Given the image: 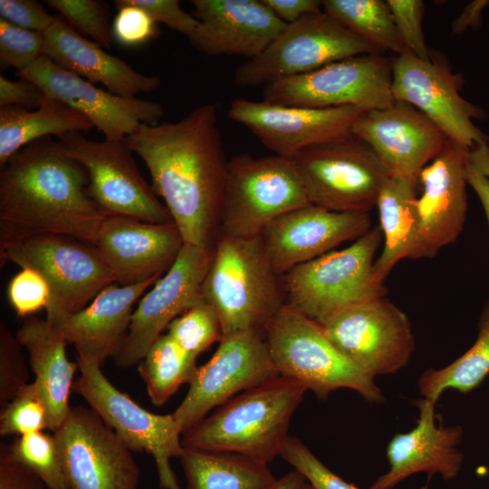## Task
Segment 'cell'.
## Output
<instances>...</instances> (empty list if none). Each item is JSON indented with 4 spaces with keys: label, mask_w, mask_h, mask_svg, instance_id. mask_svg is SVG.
Segmentation results:
<instances>
[{
    "label": "cell",
    "mask_w": 489,
    "mask_h": 489,
    "mask_svg": "<svg viewBox=\"0 0 489 489\" xmlns=\"http://www.w3.org/2000/svg\"><path fill=\"white\" fill-rule=\"evenodd\" d=\"M217 120L216 106L205 103L176 122L140 124L126 138L184 242L201 247H214L220 234L227 161Z\"/></svg>",
    "instance_id": "6da1fadb"
},
{
    "label": "cell",
    "mask_w": 489,
    "mask_h": 489,
    "mask_svg": "<svg viewBox=\"0 0 489 489\" xmlns=\"http://www.w3.org/2000/svg\"><path fill=\"white\" fill-rule=\"evenodd\" d=\"M84 167L44 137L16 152L0 171V251L55 235L93 244L108 213L88 193Z\"/></svg>",
    "instance_id": "7a4b0ae2"
},
{
    "label": "cell",
    "mask_w": 489,
    "mask_h": 489,
    "mask_svg": "<svg viewBox=\"0 0 489 489\" xmlns=\"http://www.w3.org/2000/svg\"><path fill=\"white\" fill-rule=\"evenodd\" d=\"M307 388L278 375L234 397L182 435L184 448L241 455L269 464L289 438Z\"/></svg>",
    "instance_id": "3957f363"
},
{
    "label": "cell",
    "mask_w": 489,
    "mask_h": 489,
    "mask_svg": "<svg viewBox=\"0 0 489 489\" xmlns=\"http://www.w3.org/2000/svg\"><path fill=\"white\" fill-rule=\"evenodd\" d=\"M202 297L216 311L223 336L264 331L285 300L282 276L272 268L260 235H218Z\"/></svg>",
    "instance_id": "277c9868"
},
{
    "label": "cell",
    "mask_w": 489,
    "mask_h": 489,
    "mask_svg": "<svg viewBox=\"0 0 489 489\" xmlns=\"http://www.w3.org/2000/svg\"><path fill=\"white\" fill-rule=\"evenodd\" d=\"M264 335L279 375L301 383L317 398L325 399L336 389L350 388L369 403L384 401L375 379L341 354L319 323L291 306L279 310Z\"/></svg>",
    "instance_id": "5b68a950"
},
{
    "label": "cell",
    "mask_w": 489,
    "mask_h": 489,
    "mask_svg": "<svg viewBox=\"0 0 489 489\" xmlns=\"http://www.w3.org/2000/svg\"><path fill=\"white\" fill-rule=\"evenodd\" d=\"M382 242L379 225L349 246L331 251L282 276L285 304L320 323L353 304L385 296L373 267Z\"/></svg>",
    "instance_id": "8992f818"
},
{
    "label": "cell",
    "mask_w": 489,
    "mask_h": 489,
    "mask_svg": "<svg viewBox=\"0 0 489 489\" xmlns=\"http://www.w3.org/2000/svg\"><path fill=\"white\" fill-rule=\"evenodd\" d=\"M309 204L294 158L235 155L226 166L220 234L259 236L277 217Z\"/></svg>",
    "instance_id": "52a82bcc"
},
{
    "label": "cell",
    "mask_w": 489,
    "mask_h": 489,
    "mask_svg": "<svg viewBox=\"0 0 489 489\" xmlns=\"http://www.w3.org/2000/svg\"><path fill=\"white\" fill-rule=\"evenodd\" d=\"M3 266L12 262L37 271L47 282L51 299L46 320L58 325L85 308L115 277L96 248L72 237L36 235L0 251Z\"/></svg>",
    "instance_id": "ba28073f"
},
{
    "label": "cell",
    "mask_w": 489,
    "mask_h": 489,
    "mask_svg": "<svg viewBox=\"0 0 489 489\" xmlns=\"http://www.w3.org/2000/svg\"><path fill=\"white\" fill-rule=\"evenodd\" d=\"M80 376L72 391L82 397L102 421L132 452L153 457L162 489H181L170 466V459L184 452L183 432L173 413L158 415L146 410L128 394L118 389L104 375L100 362L77 353Z\"/></svg>",
    "instance_id": "9c48e42d"
},
{
    "label": "cell",
    "mask_w": 489,
    "mask_h": 489,
    "mask_svg": "<svg viewBox=\"0 0 489 489\" xmlns=\"http://www.w3.org/2000/svg\"><path fill=\"white\" fill-rule=\"evenodd\" d=\"M367 53H379L322 10L286 24L262 53L235 69L234 82L264 87Z\"/></svg>",
    "instance_id": "30bf717a"
},
{
    "label": "cell",
    "mask_w": 489,
    "mask_h": 489,
    "mask_svg": "<svg viewBox=\"0 0 489 489\" xmlns=\"http://www.w3.org/2000/svg\"><path fill=\"white\" fill-rule=\"evenodd\" d=\"M294 160L310 203L336 212L369 213L389 177L353 134L304 149Z\"/></svg>",
    "instance_id": "8fae6325"
},
{
    "label": "cell",
    "mask_w": 489,
    "mask_h": 489,
    "mask_svg": "<svg viewBox=\"0 0 489 489\" xmlns=\"http://www.w3.org/2000/svg\"><path fill=\"white\" fill-rule=\"evenodd\" d=\"M382 54L346 58L305 74L271 82L263 87V101L306 108H387L395 100L391 61Z\"/></svg>",
    "instance_id": "7c38bea8"
},
{
    "label": "cell",
    "mask_w": 489,
    "mask_h": 489,
    "mask_svg": "<svg viewBox=\"0 0 489 489\" xmlns=\"http://www.w3.org/2000/svg\"><path fill=\"white\" fill-rule=\"evenodd\" d=\"M319 324L341 354L374 379L402 369L415 350L408 316L385 296L349 306Z\"/></svg>",
    "instance_id": "4fadbf2b"
},
{
    "label": "cell",
    "mask_w": 489,
    "mask_h": 489,
    "mask_svg": "<svg viewBox=\"0 0 489 489\" xmlns=\"http://www.w3.org/2000/svg\"><path fill=\"white\" fill-rule=\"evenodd\" d=\"M62 149L81 163L89 176L88 193L108 214L162 224L173 222L167 206L157 197L133 158L126 141H97L81 132L60 135Z\"/></svg>",
    "instance_id": "5bb4252c"
},
{
    "label": "cell",
    "mask_w": 489,
    "mask_h": 489,
    "mask_svg": "<svg viewBox=\"0 0 489 489\" xmlns=\"http://www.w3.org/2000/svg\"><path fill=\"white\" fill-rule=\"evenodd\" d=\"M395 101L407 103L427 117L447 139L468 148L489 144V136L475 124L485 112L462 94L463 77L447 62L430 54L421 59L406 51L391 60Z\"/></svg>",
    "instance_id": "9a60e30c"
},
{
    "label": "cell",
    "mask_w": 489,
    "mask_h": 489,
    "mask_svg": "<svg viewBox=\"0 0 489 489\" xmlns=\"http://www.w3.org/2000/svg\"><path fill=\"white\" fill-rule=\"evenodd\" d=\"M53 436L67 489H138L132 451L92 409L72 408Z\"/></svg>",
    "instance_id": "2e32d148"
},
{
    "label": "cell",
    "mask_w": 489,
    "mask_h": 489,
    "mask_svg": "<svg viewBox=\"0 0 489 489\" xmlns=\"http://www.w3.org/2000/svg\"><path fill=\"white\" fill-rule=\"evenodd\" d=\"M278 375L264 332L244 331L223 336L214 355L197 368L174 417L184 433L215 408Z\"/></svg>",
    "instance_id": "e0dca14e"
},
{
    "label": "cell",
    "mask_w": 489,
    "mask_h": 489,
    "mask_svg": "<svg viewBox=\"0 0 489 489\" xmlns=\"http://www.w3.org/2000/svg\"><path fill=\"white\" fill-rule=\"evenodd\" d=\"M362 111L352 106L306 108L235 98L227 116L245 127L274 155L294 158L304 149L351 135Z\"/></svg>",
    "instance_id": "ac0fdd59"
},
{
    "label": "cell",
    "mask_w": 489,
    "mask_h": 489,
    "mask_svg": "<svg viewBox=\"0 0 489 489\" xmlns=\"http://www.w3.org/2000/svg\"><path fill=\"white\" fill-rule=\"evenodd\" d=\"M214 247L184 244L178 256L139 301L128 335L113 359L122 369L139 364L163 331L202 297Z\"/></svg>",
    "instance_id": "d6986e66"
},
{
    "label": "cell",
    "mask_w": 489,
    "mask_h": 489,
    "mask_svg": "<svg viewBox=\"0 0 489 489\" xmlns=\"http://www.w3.org/2000/svg\"><path fill=\"white\" fill-rule=\"evenodd\" d=\"M16 76L34 82L48 97L86 116L108 140L126 139L140 124H158L165 113L158 102L115 95L63 69L45 55L16 72Z\"/></svg>",
    "instance_id": "ffe728a7"
},
{
    "label": "cell",
    "mask_w": 489,
    "mask_h": 489,
    "mask_svg": "<svg viewBox=\"0 0 489 489\" xmlns=\"http://www.w3.org/2000/svg\"><path fill=\"white\" fill-rule=\"evenodd\" d=\"M351 133L376 154L390 177L418 184L422 169L442 150L447 137L416 108L395 101L364 110Z\"/></svg>",
    "instance_id": "44dd1931"
},
{
    "label": "cell",
    "mask_w": 489,
    "mask_h": 489,
    "mask_svg": "<svg viewBox=\"0 0 489 489\" xmlns=\"http://www.w3.org/2000/svg\"><path fill=\"white\" fill-rule=\"evenodd\" d=\"M370 228L369 213L336 212L309 204L272 221L260 237L272 268L283 276Z\"/></svg>",
    "instance_id": "7402d4cb"
},
{
    "label": "cell",
    "mask_w": 489,
    "mask_h": 489,
    "mask_svg": "<svg viewBox=\"0 0 489 489\" xmlns=\"http://www.w3.org/2000/svg\"><path fill=\"white\" fill-rule=\"evenodd\" d=\"M185 242L174 222L149 223L107 214L92 244L125 286L158 279L168 271Z\"/></svg>",
    "instance_id": "603a6c76"
},
{
    "label": "cell",
    "mask_w": 489,
    "mask_h": 489,
    "mask_svg": "<svg viewBox=\"0 0 489 489\" xmlns=\"http://www.w3.org/2000/svg\"><path fill=\"white\" fill-rule=\"evenodd\" d=\"M469 149L449 139L421 171L417 198L426 258L434 257L462 232L467 210Z\"/></svg>",
    "instance_id": "cb8c5ba5"
},
{
    "label": "cell",
    "mask_w": 489,
    "mask_h": 489,
    "mask_svg": "<svg viewBox=\"0 0 489 489\" xmlns=\"http://www.w3.org/2000/svg\"><path fill=\"white\" fill-rule=\"evenodd\" d=\"M198 27L192 46L210 55L253 59L286 26L263 0H192Z\"/></svg>",
    "instance_id": "d4e9b609"
},
{
    "label": "cell",
    "mask_w": 489,
    "mask_h": 489,
    "mask_svg": "<svg viewBox=\"0 0 489 489\" xmlns=\"http://www.w3.org/2000/svg\"><path fill=\"white\" fill-rule=\"evenodd\" d=\"M417 405L416 427L391 438L386 448L389 468L369 489H393L417 473L438 475L446 481L458 475L464 459L457 448L463 440V428L437 424L436 403L431 400L423 398Z\"/></svg>",
    "instance_id": "484cf974"
},
{
    "label": "cell",
    "mask_w": 489,
    "mask_h": 489,
    "mask_svg": "<svg viewBox=\"0 0 489 489\" xmlns=\"http://www.w3.org/2000/svg\"><path fill=\"white\" fill-rule=\"evenodd\" d=\"M43 55L72 73L96 84L101 83L110 92L125 98L156 91L161 83L158 76L136 72L123 60L104 52L56 15L43 33Z\"/></svg>",
    "instance_id": "4316f807"
},
{
    "label": "cell",
    "mask_w": 489,
    "mask_h": 489,
    "mask_svg": "<svg viewBox=\"0 0 489 489\" xmlns=\"http://www.w3.org/2000/svg\"><path fill=\"white\" fill-rule=\"evenodd\" d=\"M159 279V278H158ZM158 279L104 288L85 308L68 316L56 327L76 352L96 359L102 366L115 358L128 335L133 305Z\"/></svg>",
    "instance_id": "83f0119b"
},
{
    "label": "cell",
    "mask_w": 489,
    "mask_h": 489,
    "mask_svg": "<svg viewBox=\"0 0 489 489\" xmlns=\"http://www.w3.org/2000/svg\"><path fill=\"white\" fill-rule=\"evenodd\" d=\"M15 336L28 353L34 383L48 409L49 429L55 431L72 409L69 400L78 362L69 360L62 331L46 319L25 318Z\"/></svg>",
    "instance_id": "f1b7e54d"
},
{
    "label": "cell",
    "mask_w": 489,
    "mask_h": 489,
    "mask_svg": "<svg viewBox=\"0 0 489 489\" xmlns=\"http://www.w3.org/2000/svg\"><path fill=\"white\" fill-rule=\"evenodd\" d=\"M417 185L389 177L378 197L383 248L375 260L373 273L380 283L401 260L426 258L417 209Z\"/></svg>",
    "instance_id": "f546056e"
},
{
    "label": "cell",
    "mask_w": 489,
    "mask_h": 489,
    "mask_svg": "<svg viewBox=\"0 0 489 489\" xmlns=\"http://www.w3.org/2000/svg\"><path fill=\"white\" fill-rule=\"evenodd\" d=\"M93 127L86 116L47 95L41 106L32 111L0 107V167L34 140L88 131Z\"/></svg>",
    "instance_id": "4dcf8cb0"
},
{
    "label": "cell",
    "mask_w": 489,
    "mask_h": 489,
    "mask_svg": "<svg viewBox=\"0 0 489 489\" xmlns=\"http://www.w3.org/2000/svg\"><path fill=\"white\" fill-rule=\"evenodd\" d=\"M179 458L187 489H264L276 480L267 464L237 454L185 448Z\"/></svg>",
    "instance_id": "1f68e13d"
},
{
    "label": "cell",
    "mask_w": 489,
    "mask_h": 489,
    "mask_svg": "<svg viewBox=\"0 0 489 489\" xmlns=\"http://www.w3.org/2000/svg\"><path fill=\"white\" fill-rule=\"evenodd\" d=\"M489 376V306L484 311L475 343L447 366L427 369L417 385L421 396L436 403L447 389L469 393Z\"/></svg>",
    "instance_id": "d6a6232c"
},
{
    "label": "cell",
    "mask_w": 489,
    "mask_h": 489,
    "mask_svg": "<svg viewBox=\"0 0 489 489\" xmlns=\"http://www.w3.org/2000/svg\"><path fill=\"white\" fill-rule=\"evenodd\" d=\"M321 4L324 12L379 53L398 55L407 51L387 1L324 0Z\"/></svg>",
    "instance_id": "836d02e7"
},
{
    "label": "cell",
    "mask_w": 489,
    "mask_h": 489,
    "mask_svg": "<svg viewBox=\"0 0 489 489\" xmlns=\"http://www.w3.org/2000/svg\"><path fill=\"white\" fill-rule=\"evenodd\" d=\"M197 357L186 351L168 333L162 334L139 363L151 402L164 405L184 384H190L197 371Z\"/></svg>",
    "instance_id": "e575fe53"
},
{
    "label": "cell",
    "mask_w": 489,
    "mask_h": 489,
    "mask_svg": "<svg viewBox=\"0 0 489 489\" xmlns=\"http://www.w3.org/2000/svg\"><path fill=\"white\" fill-rule=\"evenodd\" d=\"M167 330L180 347L197 358L223 337L219 316L204 298L177 317Z\"/></svg>",
    "instance_id": "d590c367"
},
{
    "label": "cell",
    "mask_w": 489,
    "mask_h": 489,
    "mask_svg": "<svg viewBox=\"0 0 489 489\" xmlns=\"http://www.w3.org/2000/svg\"><path fill=\"white\" fill-rule=\"evenodd\" d=\"M9 446L14 456L36 474L48 489H67L53 435L41 431L17 436Z\"/></svg>",
    "instance_id": "8d00e7d4"
},
{
    "label": "cell",
    "mask_w": 489,
    "mask_h": 489,
    "mask_svg": "<svg viewBox=\"0 0 489 489\" xmlns=\"http://www.w3.org/2000/svg\"><path fill=\"white\" fill-rule=\"evenodd\" d=\"M50 427L47 407L34 383H28L0 409V436H18Z\"/></svg>",
    "instance_id": "74e56055"
},
{
    "label": "cell",
    "mask_w": 489,
    "mask_h": 489,
    "mask_svg": "<svg viewBox=\"0 0 489 489\" xmlns=\"http://www.w3.org/2000/svg\"><path fill=\"white\" fill-rule=\"evenodd\" d=\"M61 17L77 33L90 36L96 43L110 49L113 41L110 12L106 3L96 0H48Z\"/></svg>",
    "instance_id": "f35d334b"
},
{
    "label": "cell",
    "mask_w": 489,
    "mask_h": 489,
    "mask_svg": "<svg viewBox=\"0 0 489 489\" xmlns=\"http://www.w3.org/2000/svg\"><path fill=\"white\" fill-rule=\"evenodd\" d=\"M43 33L19 27L0 18V67L21 72L43 55Z\"/></svg>",
    "instance_id": "ab89813d"
},
{
    "label": "cell",
    "mask_w": 489,
    "mask_h": 489,
    "mask_svg": "<svg viewBox=\"0 0 489 489\" xmlns=\"http://www.w3.org/2000/svg\"><path fill=\"white\" fill-rule=\"evenodd\" d=\"M280 456L301 473L313 489H359L329 469L294 436H289Z\"/></svg>",
    "instance_id": "60d3db41"
},
{
    "label": "cell",
    "mask_w": 489,
    "mask_h": 489,
    "mask_svg": "<svg viewBox=\"0 0 489 489\" xmlns=\"http://www.w3.org/2000/svg\"><path fill=\"white\" fill-rule=\"evenodd\" d=\"M28 369L23 346L15 333L0 323V409L5 407L27 384Z\"/></svg>",
    "instance_id": "b9f144b4"
},
{
    "label": "cell",
    "mask_w": 489,
    "mask_h": 489,
    "mask_svg": "<svg viewBox=\"0 0 489 489\" xmlns=\"http://www.w3.org/2000/svg\"><path fill=\"white\" fill-rule=\"evenodd\" d=\"M7 297L16 315L25 319L42 309L46 310L51 292L47 282L37 271L23 267L10 280Z\"/></svg>",
    "instance_id": "7bdbcfd3"
},
{
    "label": "cell",
    "mask_w": 489,
    "mask_h": 489,
    "mask_svg": "<svg viewBox=\"0 0 489 489\" xmlns=\"http://www.w3.org/2000/svg\"><path fill=\"white\" fill-rule=\"evenodd\" d=\"M114 5L118 12L111 30L113 40L118 43L125 47H137L158 35L157 23L146 10L127 0H116Z\"/></svg>",
    "instance_id": "ee69618b"
},
{
    "label": "cell",
    "mask_w": 489,
    "mask_h": 489,
    "mask_svg": "<svg viewBox=\"0 0 489 489\" xmlns=\"http://www.w3.org/2000/svg\"><path fill=\"white\" fill-rule=\"evenodd\" d=\"M399 37L406 50L427 59L430 53L422 28L424 3L421 0H387Z\"/></svg>",
    "instance_id": "f6af8a7d"
},
{
    "label": "cell",
    "mask_w": 489,
    "mask_h": 489,
    "mask_svg": "<svg viewBox=\"0 0 489 489\" xmlns=\"http://www.w3.org/2000/svg\"><path fill=\"white\" fill-rule=\"evenodd\" d=\"M146 10L158 24L162 23L188 38L196 33L199 21L185 12L177 0H127Z\"/></svg>",
    "instance_id": "bcb514c9"
},
{
    "label": "cell",
    "mask_w": 489,
    "mask_h": 489,
    "mask_svg": "<svg viewBox=\"0 0 489 489\" xmlns=\"http://www.w3.org/2000/svg\"><path fill=\"white\" fill-rule=\"evenodd\" d=\"M0 15L19 27L39 33H44L55 18L34 0H0Z\"/></svg>",
    "instance_id": "7dc6e473"
},
{
    "label": "cell",
    "mask_w": 489,
    "mask_h": 489,
    "mask_svg": "<svg viewBox=\"0 0 489 489\" xmlns=\"http://www.w3.org/2000/svg\"><path fill=\"white\" fill-rule=\"evenodd\" d=\"M42 479L17 460L9 445L0 444V489H44Z\"/></svg>",
    "instance_id": "c3c4849f"
},
{
    "label": "cell",
    "mask_w": 489,
    "mask_h": 489,
    "mask_svg": "<svg viewBox=\"0 0 489 489\" xmlns=\"http://www.w3.org/2000/svg\"><path fill=\"white\" fill-rule=\"evenodd\" d=\"M45 97L46 94L28 80L11 81L0 76V107L37 109Z\"/></svg>",
    "instance_id": "681fc988"
},
{
    "label": "cell",
    "mask_w": 489,
    "mask_h": 489,
    "mask_svg": "<svg viewBox=\"0 0 489 489\" xmlns=\"http://www.w3.org/2000/svg\"><path fill=\"white\" fill-rule=\"evenodd\" d=\"M284 24H290L302 17L322 11L318 0H263Z\"/></svg>",
    "instance_id": "f907efd6"
},
{
    "label": "cell",
    "mask_w": 489,
    "mask_h": 489,
    "mask_svg": "<svg viewBox=\"0 0 489 489\" xmlns=\"http://www.w3.org/2000/svg\"><path fill=\"white\" fill-rule=\"evenodd\" d=\"M489 5V1L476 0L469 3L453 21L451 28L458 34L468 28L477 27L481 21L482 12Z\"/></svg>",
    "instance_id": "816d5d0a"
},
{
    "label": "cell",
    "mask_w": 489,
    "mask_h": 489,
    "mask_svg": "<svg viewBox=\"0 0 489 489\" xmlns=\"http://www.w3.org/2000/svg\"><path fill=\"white\" fill-rule=\"evenodd\" d=\"M467 180L480 200L489 225V178L473 167L469 161Z\"/></svg>",
    "instance_id": "f5cc1de1"
},
{
    "label": "cell",
    "mask_w": 489,
    "mask_h": 489,
    "mask_svg": "<svg viewBox=\"0 0 489 489\" xmlns=\"http://www.w3.org/2000/svg\"><path fill=\"white\" fill-rule=\"evenodd\" d=\"M470 164L489 178V144H478L469 150Z\"/></svg>",
    "instance_id": "db71d44e"
},
{
    "label": "cell",
    "mask_w": 489,
    "mask_h": 489,
    "mask_svg": "<svg viewBox=\"0 0 489 489\" xmlns=\"http://www.w3.org/2000/svg\"><path fill=\"white\" fill-rule=\"evenodd\" d=\"M306 480L297 470L293 469L276 480L264 489H303Z\"/></svg>",
    "instance_id": "11a10c76"
},
{
    "label": "cell",
    "mask_w": 489,
    "mask_h": 489,
    "mask_svg": "<svg viewBox=\"0 0 489 489\" xmlns=\"http://www.w3.org/2000/svg\"><path fill=\"white\" fill-rule=\"evenodd\" d=\"M303 489H313V488L306 482Z\"/></svg>",
    "instance_id": "9f6ffc18"
},
{
    "label": "cell",
    "mask_w": 489,
    "mask_h": 489,
    "mask_svg": "<svg viewBox=\"0 0 489 489\" xmlns=\"http://www.w3.org/2000/svg\"><path fill=\"white\" fill-rule=\"evenodd\" d=\"M420 489H428V484L423 485Z\"/></svg>",
    "instance_id": "6f0895ef"
}]
</instances>
